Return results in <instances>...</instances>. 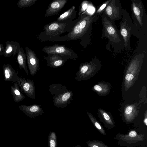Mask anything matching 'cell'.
Instances as JSON below:
<instances>
[{"instance_id": "1", "label": "cell", "mask_w": 147, "mask_h": 147, "mask_svg": "<svg viewBox=\"0 0 147 147\" xmlns=\"http://www.w3.org/2000/svg\"><path fill=\"white\" fill-rule=\"evenodd\" d=\"M78 19V18L75 20L62 22L55 21L48 24L43 27L44 31L38 35V38L42 41H66V35L62 37L60 36V35L70 32Z\"/></svg>"}, {"instance_id": "2", "label": "cell", "mask_w": 147, "mask_h": 147, "mask_svg": "<svg viewBox=\"0 0 147 147\" xmlns=\"http://www.w3.org/2000/svg\"><path fill=\"white\" fill-rule=\"evenodd\" d=\"M53 96L54 105L58 108H65L73 99V92L61 84H53L49 86Z\"/></svg>"}, {"instance_id": "3", "label": "cell", "mask_w": 147, "mask_h": 147, "mask_svg": "<svg viewBox=\"0 0 147 147\" xmlns=\"http://www.w3.org/2000/svg\"><path fill=\"white\" fill-rule=\"evenodd\" d=\"M78 20L73 26L72 30L67 34L66 41L81 39L86 34L93 20L90 15L79 16Z\"/></svg>"}, {"instance_id": "4", "label": "cell", "mask_w": 147, "mask_h": 147, "mask_svg": "<svg viewBox=\"0 0 147 147\" xmlns=\"http://www.w3.org/2000/svg\"><path fill=\"white\" fill-rule=\"evenodd\" d=\"M42 51L48 54H57L67 56L69 59L76 60L78 57L77 54L71 49L64 45L55 44L44 47Z\"/></svg>"}, {"instance_id": "5", "label": "cell", "mask_w": 147, "mask_h": 147, "mask_svg": "<svg viewBox=\"0 0 147 147\" xmlns=\"http://www.w3.org/2000/svg\"><path fill=\"white\" fill-rule=\"evenodd\" d=\"M25 50L28 68L30 74L34 76L39 70V59L34 52L27 46Z\"/></svg>"}, {"instance_id": "6", "label": "cell", "mask_w": 147, "mask_h": 147, "mask_svg": "<svg viewBox=\"0 0 147 147\" xmlns=\"http://www.w3.org/2000/svg\"><path fill=\"white\" fill-rule=\"evenodd\" d=\"M47 65L51 68H57L63 65L69 59L66 56L57 54H48L43 56Z\"/></svg>"}, {"instance_id": "7", "label": "cell", "mask_w": 147, "mask_h": 147, "mask_svg": "<svg viewBox=\"0 0 147 147\" xmlns=\"http://www.w3.org/2000/svg\"><path fill=\"white\" fill-rule=\"evenodd\" d=\"M18 85L22 91L29 98L35 99L36 98L35 88L33 81L27 78L19 77Z\"/></svg>"}, {"instance_id": "8", "label": "cell", "mask_w": 147, "mask_h": 147, "mask_svg": "<svg viewBox=\"0 0 147 147\" xmlns=\"http://www.w3.org/2000/svg\"><path fill=\"white\" fill-rule=\"evenodd\" d=\"M93 63L92 62L81 63L78 71L76 74L75 79L78 81L86 80L91 76L93 71Z\"/></svg>"}, {"instance_id": "9", "label": "cell", "mask_w": 147, "mask_h": 147, "mask_svg": "<svg viewBox=\"0 0 147 147\" xmlns=\"http://www.w3.org/2000/svg\"><path fill=\"white\" fill-rule=\"evenodd\" d=\"M103 24L105 35L110 39V41L115 43L120 41V39L116 29L107 18L103 19Z\"/></svg>"}, {"instance_id": "10", "label": "cell", "mask_w": 147, "mask_h": 147, "mask_svg": "<svg viewBox=\"0 0 147 147\" xmlns=\"http://www.w3.org/2000/svg\"><path fill=\"white\" fill-rule=\"evenodd\" d=\"M19 109L27 117L35 118V117L42 115L44 113L43 109L41 105L34 104L30 105H20Z\"/></svg>"}, {"instance_id": "11", "label": "cell", "mask_w": 147, "mask_h": 147, "mask_svg": "<svg viewBox=\"0 0 147 147\" xmlns=\"http://www.w3.org/2000/svg\"><path fill=\"white\" fill-rule=\"evenodd\" d=\"M67 1V0H53L47 9L45 16L48 17L58 14Z\"/></svg>"}, {"instance_id": "12", "label": "cell", "mask_w": 147, "mask_h": 147, "mask_svg": "<svg viewBox=\"0 0 147 147\" xmlns=\"http://www.w3.org/2000/svg\"><path fill=\"white\" fill-rule=\"evenodd\" d=\"M4 76V80L6 81L12 82H20L19 77L18 74L10 64H4L2 67Z\"/></svg>"}, {"instance_id": "13", "label": "cell", "mask_w": 147, "mask_h": 147, "mask_svg": "<svg viewBox=\"0 0 147 147\" xmlns=\"http://www.w3.org/2000/svg\"><path fill=\"white\" fill-rule=\"evenodd\" d=\"M105 13L111 20L117 18L119 15V8L116 4L115 1H111L106 6Z\"/></svg>"}, {"instance_id": "14", "label": "cell", "mask_w": 147, "mask_h": 147, "mask_svg": "<svg viewBox=\"0 0 147 147\" xmlns=\"http://www.w3.org/2000/svg\"><path fill=\"white\" fill-rule=\"evenodd\" d=\"M20 46L19 44L17 42L6 41L3 56L7 57L12 55V57H13L17 54Z\"/></svg>"}, {"instance_id": "15", "label": "cell", "mask_w": 147, "mask_h": 147, "mask_svg": "<svg viewBox=\"0 0 147 147\" xmlns=\"http://www.w3.org/2000/svg\"><path fill=\"white\" fill-rule=\"evenodd\" d=\"M76 13V7L73 5L61 15L55 21L58 22L72 21L75 18Z\"/></svg>"}, {"instance_id": "16", "label": "cell", "mask_w": 147, "mask_h": 147, "mask_svg": "<svg viewBox=\"0 0 147 147\" xmlns=\"http://www.w3.org/2000/svg\"><path fill=\"white\" fill-rule=\"evenodd\" d=\"M17 61L21 69H23L26 74L29 75V72L26 63V55L24 53L23 48L20 45L17 53Z\"/></svg>"}, {"instance_id": "17", "label": "cell", "mask_w": 147, "mask_h": 147, "mask_svg": "<svg viewBox=\"0 0 147 147\" xmlns=\"http://www.w3.org/2000/svg\"><path fill=\"white\" fill-rule=\"evenodd\" d=\"M132 5L133 11L135 18L140 24L142 26L143 25L142 18L143 11L141 3L134 1Z\"/></svg>"}, {"instance_id": "18", "label": "cell", "mask_w": 147, "mask_h": 147, "mask_svg": "<svg viewBox=\"0 0 147 147\" xmlns=\"http://www.w3.org/2000/svg\"><path fill=\"white\" fill-rule=\"evenodd\" d=\"M11 90L13 100L15 103H17L22 101L26 98L20 90L17 82H14L13 85L11 86Z\"/></svg>"}, {"instance_id": "19", "label": "cell", "mask_w": 147, "mask_h": 147, "mask_svg": "<svg viewBox=\"0 0 147 147\" xmlns=\"http://www.w3.org/2000/svg\"><path fill=\"white\" fill-rule=\"evenodd\" d=\"M120 32L124 39V45L126 46L129 40L131 34L130 28L128 25L126 20L121 24Z\"/></svg>"}, {"instance_id": "20", "label": "cell", "mask_w": 147, "mask_h": 147, "mask_svg": "<svg viewBox=\"0 0 147 147\" xmlns=\"http://www.w3.org/2000/svg\"><path fill=\"white\" fill-rule=\"evenodd\" d=\"M48 147H57V139L54 132H50L48 137Z\"/></svg>"}, {"instance_id": "21", "label": "cell", "mask_w": 147, "mask_h": 147, "mask_svg": "<svg viewBox=\"0 0 147 147\" xmlns=\"http://www.w3.org/2000/svg\"><path fill=\"white\" fill-rule=\"evenodd\" d=\"M37 0H19L16 5L20 8L30 7L35 4Z\"/></svg>"}, {"instance_id": "22", "label": "cell", "mask_w": 147, "mask_h": 147, "mask_svg": "<svg viewBox=\"0 0 147 147\" xmlns=\"http://www.w3.org/2000/svg\"><path fill=\"white\" fill-rule=\"evenodd\" d=\"M87 113L89 118L95 127L101 133L104 135H106V134L104 128L93 117L90 113L87 111Z\"/></svg>"}, {"instance_id": "23", "label": "cell", "mask_w": 147, "mask_h": 147, "mask_svg": "<svg viewBox=\"0 0 147 147\" xmlns=\"http://www.w3.org/2000/svg\"><path fill=\"white\" fill-rule=\"evenodd\" d=\"M100 112L106 124L111 126H113V123L110 116L107 113L102 110H100Z\"/></svg>"}, {"instance_id": "24", "label": "cell", "mask_w": 147, "mask_h": 147, "mask_svg": "<svg viewBox=\"0 0 147 147\" xmlns=\"http://www.w3.org/2000/svg\"><path fill=\"white\" fill-rule=\"evenodd\" d=\"M135 110L134 107L132 105H129L126 107L125 110V115L127 118H133Z\"/></svg>"}, {"instance_id": "25", "label": "cell", "mask_w": 147, "mask_h": 147, "mask_svg": "<svg viewBox=\"0 0 147 147\" xmlns=\"http://www.w3.org/2000/svg\"><path fill=\"white\" fill-rule=\"evenodd\" d=\"M86 143L89 147H108L102 142L98 141H89Z\"/></svg>"}, {"instance_id": "26", "label": "cell", "mask_w": 147, "mask_h": 147, "mask_svg": "<svg viewBox=\"0 0 147 147\" xmlns=\"http://www.w3.org/2000/svg\"><path fill=\"white\" fill-rule=\"evenodd\" d=\"M103 88L101 85L96 84L94 85L93 87L94 89L98 92L101 93L103 92V90H105L103 89Z\"/></svg>"}, {"instance_id": "27", "label": "cell", "mask_w": 147, "mask_h": 147, "mask_svg": "<svg viewBox=\"0 0 147 147\" xmlns=\"http://www.w3.org/2000/svg\"><path fill=\"white\" fill-rule=\"evenodd\" d=\"M111 0L107 1L103 4L99 8L97 11V13H100L106 7L107 5L111 1Z\"/></svg>"}, {"instance_id": "28", "label": "cell", "mask_w": 147, "mask_h": 147, "mask_svg": "<svg viewBox=\"0 0 147 147\" xmlns=\"http://www.w3.org/2000/svg\"><path fill=\"white\" fill-rule=\"evenodd\" d=\"M134 78V75L131 74H127L125 76V79L127 81H131Z\"/></svg>"}, {"instance_id": "29", "label": "cell", "mask_w": 147, "mask_h": 147, "mask_svg": "<svg viewBox=\"0 0 147 147\" xmlns=\"http://www.w3.org/2000/svg\"><path fill=\"white\" fill-rule=\"evenodd\" d=\"M5 50V49L3 45L0 43V56H2L3 55Z\"/></svg>"}, {"instance_id": "30", "label": "cell", "mask_w": 147, "mask_h": 147, "mask_svg": "<svg viewBox=\"0 0 147 147\" xmlns=\"http://www.w3.org/2000/svg\"><path fill=\"white\" fill-rule=\"evenodd\" d=\"M137 134L136 132L134 131H131L129 133V137L134 138L136 136Z\"/></svg>"}, {"instance_id": "31", "label": "cell", "mask_w": 147, "mask_h": 147, "mask_svg": "<svg viewBox=\"0 0 147 147\" xmlns=\"http://www.w3.org/2000/svg\"><path fill=\"white\" fill-rule=\"evenodd\" d=\"M144 122L145 124L146 125V126H147V118L146 115V116L144 119Z\"/></svg>"}, {"instance_id": "32", "label": "cell", "mask_w": 147, "mask_h": 147, "mask_svg": "<svg viewBox=\"0 0 147 147\" xmlns=\"http://www.w3.org/2000/svg\"><path fill=\"white\" fill-rule=\"evenodd\" d=\"M74 147H81L80 145H78L75 146H74Z\"/></svg>"}]
</instances>
